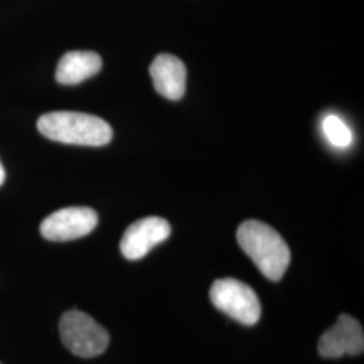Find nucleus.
<instances>
[{
	"label": "nucleus",
	"instance_id": "1",
	"mask_svg": "<svg viewBox=\"0 0 364 364\" xmlns=\"http://www.w3.org/2000/svg\"><path fill=\"white\" fill-rule=\"evenodd\" d=\"M237 243L257 264L260 273L272 281H279L290 264V250L282 236L270 225L247 220L237 228Z\"/></svg>",
	"mask_w": 364,
	"mask_h": 364
},
{
	"label": "nucleus",
	"instance_id": "2",
	"mask_svg": "<svg viewBox=\"0 0 364 364\" xmlns=\"http://www.w3.org/2000/svg\"><path fill=\"white\" fill-rule=\"evenodd\" d=\"M38 131L54 142L99 147L112 139L111 126L91 114L57 111L39 117Z\"/></svg>",
	"mask_w": 364,
	"mask_h": 364
},
{
	"label": "nucleus",
	"instance_id": "3",
	"mask_svg": "<svg viewBox=\"0 0 364 364\" xmlns=\"http://www.w3.org/2000/svg\"><path fill=\"white\" fill-rule=\"evenodd\" d=\"M60 335L66 348L80 358L102 355L109 344L107 329L90 314L80 311L64 313L60 320Z\"/></svg>",
	"mask_w": 364,
	"mask_h": 364
},
{
	"label": "nucleus",
	"instance_id": "4",
	"mask_svg": "<svg viewBox=\"0 0 364 364\" xmlns=\"http://www.w3.org/2000/svg\"><path fill=\"white\" fill-rule=\"evenodd\" d=\"M210 301L213 305L245 326H254L259 321L260 301L252 287L235 278H223L210 287Z\"/></svg>",
	"mask_w": 364,
	"mask_h": 364
},
{
	"label": "nucleus",
	"instance_id": "5",
	"mask_svg": "<svg viewBox=\"0 0 364 364\" xmlns=\"http://www.w3.org/2000/svg\"><path fill=\"white\" fill-rule=\"evenodd\" d=\"M97 221V213L87 207L60 209L41 223V235L50 242H69L91 234Z\"/></svg>",
	"mask_w": 364,
	"mask_h": 364
},
{
	"label": "nucleus",
	"instance_id": "6",
	"mask_svg": "<svg viewBox=\"0 0 364 364\" xmlns=\"http://www.w3.org/2000/svg\"><path fill=\"white\" fill-rule=\"evenodd\" d=\"M170 224L162 218L150 216L132 223L120 240V251L126 259H142L150 250L170 236Z\"/></svg>",
	"mask_w": 364,
	"mask_h": 364
},
{
	"label": "nucleus",
	"instance_id": "7",
	"mask_svg": "<svg viewBox=\"0 0 364 364\" xmlns=\"http://www.w3.org/2000/svg\"><path fill=\"white\" fill-rule=\"evenodd\" d=\"M363 351V326L350 314H340L335 326L318 340V352L326 359H336L344 355L355 356Z\"/></svg>",
	"mask_w": 364,
	"mask_h": 364
},
{
	"label": "nucleus",
	"instance_id": "8",
	"mask_svg": "<svg viewBox=\"0 0 364 364\" xmlns=\"http://www.w3.org/2000/svg\"><path fill=\"white\" fill-rule=\"evenodd\" d=\"M153 85L159 95L169 100H180L186 88V68L171 54H159L150 66Z\"/></svg>",
	"mask_w": 364,
	"mask_h": 364
},
{
	"label": "nucleus",
	"instance_id": "9",
	"mask_svg": "<svg viewBox=\"0 0 364 364\" xmlns=\"http://www.w3.org/2000/svg\"><path fill=\"white\" fill-rule=\"evenodd\" d=\"M102 66L103 61L97 53L82 50L66 53L57 66L55 80L63 85H76L97 75Z\"/></svg>",
	"mask_w": 364,
	"mask_h": 364
},
{
	"label": "nucleus",
	"instance_id": "10",
	"mask_svg": "<svg viewBox=\"0 0 364 364\" xmlns=\"http://www.w3.org/2000/svg\"><path fill=\"white\" fill-rule=\"evenodd\" d=\"M323 129L331 144L340 149L348 147L352 142V132L350 127L336 115H329L324 119Z\"/></svg>",
	"mask_w": 364,
	"mask_h": 364
},
{
	"label": "nucleus",
	"instance_id": "11",
	"mask_svg": "<svg viewBox=\"0 0 364 364\" xmlns=\"http://www.w3.org/2000/svg\"><path fill=\"white\" fill-rule=\"evenodd\" d=\"M4 180H6V171H4V168H3V165L0 162V186L3 185Z\"/></svg>",
	"mask_w": 364,
	"mask_h": 364
}]
</instances>
